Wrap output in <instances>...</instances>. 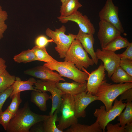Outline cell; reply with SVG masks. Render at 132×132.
I'll list each match as a JSON object with an SVG mask.
<instances>
[{
  "mask_svg": "<svg viewBox=\"0 0 132 132\" xmlns=\"http://www.w3.org/2000/svg\"><path fill=\"white\" fill-rule=\"evenodd\" d=\"M33 132H44V129L43 124L42 125H38L32 130Z\"/></svg>",
  "mask_w": 132,
  "mask_h": 132,
  "instance_id": "40",
  "label": "cell"
},
{
  "mask_svg": "<svg viewBox=\"0 0 132 132\" xmlns=\"http://www.w3.org/2000/svg\"><path fill=\"white\" fill-rule=\"evenodd\" d=\"M57 82L51 81H43L37 80L34 85L35 89L42 92L48 91L52 94V107L49 115H53L56 110L58 113L59 112V109L62 100V97L64 94L56 85Z\"/></svg>",
  "mask_w": 132,
  "mask_h": 132,
  "instance_id": "8",
  "label": "cell"
},
{
  "mask_svg": "<svg viewBox=\"0 0 132 132\" xmlns=\"http://www.w3.org/2000/svg\"><path fill=\"white\" fill-rule=\"evenodd\" d=\"M86 82L81 83L75 81L71 83L57 82L56 85L64 94L74 96L86 91Z\"/></svg>",
  "mask_w": 132,
  "mask_h": 132,
  "instance_id": "17",
  "label": "cell"
},
{
  "mask_svg": "<svg viewBox=\"0 0 132 132\" xmlns=\"http://www.w3.org/2000/svg\"><path fill=\"white\" fill-rule=\"evenodd\" d=\"M86 91L73 96L75 109V115L78 119L86 116L85 110L90 103L98 100L95 95L87 93Z\"/></svg>",
  "mask_w": 132,
  "mask_h": 132,
  "instance_id": "13",
  "label": "cell"
},
{
  "mask_svg": "<svg viewBox=\"0 0 132 132\" xmlns=\"http://www.w3.org/2000/svg\"><path fill=\"white\" fill-rule=\"evenodd\" d=\"M126 108L124 111L119 115V125L125 127L127 123L132 122V101H127Z\"/></svg>",
  "mask_w": 132,
  "mask_h": 132,
  "instance_id": "27",
  "label": "cell"
},
{
  "mask_svg": "<svg viewBox=\"0 0 132 132\" xmlns=\"http://www.w3.org/2000/svg\"><path fill=\"white\" fill-rule=\"evenodd\" d=\"M32 49L35 54L37 61H43L46 63L57 61L48 54L45 47H39L35 45Z\"/></svg>",
  "mask_w": 132,
  "mask_h": 132,
  "instance_id": "26",
  "label": "cell"
},
{
  "mask_svg": "<svg viewBox=\"0 0 132 132\" xmlns=\"http://www.w3.org/2000/svg\"><path fill=\"white\" fill-rule=\"evenodd\" d=\"M119 8L114 5L112 0H107L105 4L99 13L100 21L111 24L121 33L124 30L119 16Z\"/></svg>",
  "mask_w": 132,
  "mask_h": 132,
  "instance_id": "9",
  "label": "cell"
},
{
  "mask_svg": "<svg viewBox=\"0 0 132 132\" xmlns=\"http://www.w3.org/2000/svg\"><path fill=\"white\" fill-rule=\"evenodd\" d=\"M14 75L10 74L6 70L0 75V92L12 86L16 79Z\"/></svg>",
  "mask_w": 132,
  "mask_h": 132,
  "instance_id": "28",
  "label": "cell"
},
{
  "mask_svg": "<svg viewBox=\"0 0 132 132\" xmlns=\"http://www.w3.org/2000/svg\"><path fill=\"white\" fill-rule=\"evenodd\" d=\"M97 36L101 49L118 36L121 33L113 25L106 22L100 21Z\"/></svg>",
  "mask_w": 132,
  "mask_h": 132,
  "instance_id": "12",
  "label": "cell"
},
{
  "mask_svg": "<svg viewBox=\"0 0 132 132\" xmlns=\"http://www.w3.org/2000/svg\"><path fill=\"white\" fill-rule=\"evenodd\" d=\"M120 100H122L126 99V101H132V88H129L124 91L120 95Z\"/></svg>",
  "mask_w": 132,
  "mask_h": 132,
  "instance_id": "37",
  "label": "cell"
},
{
  "mask_svg": "<svg viewBox=\"0 0 132 132\" xmlns=\"http://www.w3.org/2000/svg\"><path fill=\"white\" fill-rule=\"evenodd\" d=\"M125 132H132V122L128 123L125 126Z\"/></svg>",
  "mask_w": 132,
  "mask_h": 132,
  "instance_id": "39",
  "label": "cell"
},
{
  "mask_svg": "<svg viewBox=\"0 0 132 132\" xmlns=\"http://www.w3.org/2000/svg\"><path fill=\"white\" fill-rule=\"evenodd\" d=\"M36 81L35 79L33 77L30 78L27 80L23 81L19 77H16L15 80L12 85L13 90L10 96V98L11 99L14 94L24 91H41L36 89L33 86Z\"/></svg>",
  "mask_w": 132,
  "mask_h": 132,
  "instance_id": "18",
  "label": "cell"
},
{
  "mask_svg": "<svg viewBox=\"0 0 132 132\" xmlns=\"http://www.w3.org/2000/svg\"><path fill=\"white\" fill-rule=\"evenodd\" d=\"M21 92L14 94L12 97L11 101L7 109L13 115H14L19 109L20 105L22 101L20 97Z\"/></svg>",
  "mask_w": 132,
  "mask_h": 132,
  "instance_id": "29",
  "label": "cell"
},
{
  "mask_svg": "<svg viewBox=\"0 0 132 132\" xmlns=\"http://www.w3.org/2000/svg\"><path fill=\"white\" fill-rule=\"evenodd\" d=\"M51 98V96H50L46 92L32 91L30 100L41 111H45L47 110L46 102Z\"/></svg>",
  "mask_w": 132,
  "mask_h": 132,
  "instance_id": "19",
  "label": "cell"
},
{
  "mask_svg": "<svg viewBox=\"0 0 132 132\" xmlns=\"http://www.w3.org/2000/svg\"><path fill=\"white\" fill-rule=\"evenodd\" d=\"M65 132H102V130L97 121L88 125L78 123L72 125Z\"/></svg>",
  "mask_w": 132,
  "mask_h": 132,
  "instance_id": "21",
  "label": "cell"
},
{
  "mask_svg": "<svg viewBox=\"0 0 132 132\" xmlns=\"http://www.w3.org/2000/svg\"><path fill=\"white\" fill-rule=\"evenodd\" d=\"M113 106L109 110L106 111L105 106L102 105L99 109H96L93 115L97 118L101 129L105 132L107 124L119 116L126 106V103L122 100H118L116 98L114 100Z\"/></svg>",
  "mask_w": 132,
  "mask_h": 132,
  "instance_id": "7",
  "label": "cell"
},
{
  "mask_svg": "<svg viewBox=\"0 0 132 132\" xmlns=\"http://www.w3.org/2000/svg\"><path fill=\"white\" fill-rule=\"evenodd\" d=\"M12 86L0 92V114L2 112V108L6 100L12 93Z\"/></svg>",
  "mask_w": 132,
  "mask_h": 132,
  "instance_id": "33",
  "label": "cell"
},
{
  "mask_svg": "<svg viewBox=\"0 0 132 132\" xmlns=\"http://www.w3.org/2000/svg\"><path fill=\"white\" fill-rule=\"evenodd\" d=\"M66 27L62 25L59 29H55V31L48 28L45 32L46 35L56 44L55 48L61 58H65L66 52L76 36V35L72 33L66 34Z\"/></svg>",
  "mask_w": 132,
  "mask_h": 132,
  "instance_id": "6",
  "label": "cell"
},
{
  "mask_svg": "<svg viewBox=\"0 0 132 132\" xmlns=\"http://www.w3.org/2000/svg\"><path fill=\"white\" fill-rule=\"evenodd\" d=\"M8 17L7 12L2 9L0 5V40L3 37V34L7 28L5 22L7 19Z\"/></svg>",
  "mask_w": 132,
  "mask_h": 132,
  "instance_id": "30",
  "label": "cell"
},
{
  "mask_svg": "<svg viewBox=\"0 0 132 132\" xmlns=\"http://www.w3.org/2000/svg\"><path fill=\"white\" fill-rule=\"evenodd\" d=\"M58 112L56 110L54 114L45 120L43 121V125L44 132H63L56 127L55 123L58 121L57 115Z\"/></svg>",
  "mask_w": 132,
  "mask_h": 132,
  "instance_id": "24",
  "label": "cell"
},
{
  "mask_svg": "<svg viewBox=\"0 0 132 132\" xmlns=\"http://www.w3.org/2000/svg\"><path fill=\"white\" fill-rule=\"evenodd\" d=\"M82 6L79 0H66L62 3L60 12V16L67 17L70 16L78 11Z\"/></svg>",
  "mask_w": 132,
  "mask_h": 132,
  "instance_id": "20",
  "label": "cell"
},
{
  "mask_svg": "<svg viewBox=\"0 0 132 132\" xmlns=\"http://www.w3.org/2000/svg\"><path fill=\"white\" fill-rule=\"evenodd\" d=\"M13 59L14 61L19 63H26L37 61L36 56L32 49L22 51L15 55Z\"/></svg>",
  "mask_w": 132,
  "mask_h": 132,
  "instance_id": "25",
  "label": "cell"
},
{
  "mask_svg": "<svg viewBox=\"0 0 132 132\" xmlns=\"http://www.w3.org/2000/svg\"><path fill=\"white\" fill-rule=\"evenodd\" d=\"M106 127L107 132H125V127L120 126L119 123L113 125L109 123Z\"/></svg>",
  "mask_w": 132,
  "mask_h": 132,
  "instance_id": "35",
  "label": "cell"
},
{
  "mask_svg": "<svg viewBox=\"0 0 132 132\" xmlns=\"http://www.w3.org/2000/svg\"><path fill=\"white\" fill-rule=\"evenodd\" d=\"M130 43L127 38L120 35L115 38L102 49L115 52L118 50L126 48Z\"/></svg>",
  "mask_w": 132,
  "mask_h": 132,
  "instance_id": "22",
  "label": "cell"
},
{
  "mask_svg": "<svg viewBox=\"0 0 132 132\" xmlns=\"http://www.w3.org/2000/svg\"><path fill=\"white\" fill-rule=\"evenodd\" d=\"M43 66L52 70H55L62 77H66L74 81L84 83L86 82L88 77V73L79 70L74 64L64 61L45 63Z\"/></svg>",
  "mask_w": 132,
  "mask_h": 132,
  "instance_id": "3",
  "label": "cell"
},
{
  "mask_svg": "<svg viewBox=\"0 0 132 132\" xmlns=\"http://www.w3.org/2000/svg\"><path fill=\"white\" fill-rule=\"evenodd\" d=\"M35 113L30 109L28 102L19 109L10 121L6 131L8 132H29L34 124L50 116Z\"/></svg>",
  "mask_w": 132,
  "mask_h": 132,
  "instance_id": "1",
  "label": "cell"
},
{
  "mask_svg": "<svg viewBox=\"0 0 132 132\" xmlns=\"http://www.w3.org/2000/svg\"><path fill=\"white\" fill-rule=\"evenodd\" d=\"M57 18L63 23H66L69 21L75 22L78 25L79 29L85 33L93 35L95 33V28L90 20L86 15H83L78 11L70 16L67 17L60 16Z\"/></svg>",
  "mask_w": 132,
  "mask_h": 132,
  "instance_id": "11",
  "label": "cell"
},
{
  "mask_svg": "<svg viewBox=\"0 0 132 132\" xmlns=\"http://www.w3.org/2000/svg\"><path fill=\"white\" fill-rule=\"evenodd\" d=\"M119 66L130 76L132 77V60L126 59H121Z\"/></svg>",
  "mask_w": 132,
  "mask_h": 132,
  "instance_id": "32",
  "label": "cell"
},
{
  "mask_svg": "<svg viewBox=\"0 0 132 132\" xmlns=\"http://www.w3.org/2000/svg\"><path fill=\"white\" fill-rule=\"evenodd\" d=\"M60 1L62 2V3H63L66 0H60Z\"/></svg>",
  "mask_w": 132,
  "mask_h": 132,
  "instance_id": "41",
  "label": "cell"
},
{
  "mask_svg": "<svg viewBox=\"0 0 132 132\" xmlns=\"http://www.w3.org/2000/svg\"><path fill=\"white\" fill-rule=\"evenodd\" d=\"M59 111L61 116L58 118V124L57 127L60 130L67 128L78 123V119L75 115V109L73 96L68 94L63 95Z\"/></svg>",
  "mask_w": 132,
  "mask_h": 132,
  "instance_id": "5",
  "label": "cell"
},
{
  "mask_svg": "<svg viewBox=\"0 0 132 132\" xmlns=\"http://www.w3.org/2000/svg\"><path fill=\"white\" fill-rule=\"evenodd\" d=\"M6 67L5 61L2 58L0 57V75L6 70Z\"/></svg>",
  "mask_w": 132,
  "mask_h": 132,
  "instance_id": "38",
  "label": "cell"
},
{
  "mask_svg": "<svg viewBox=\"0 0 132 132\" xmlns=\"http://www.w3.org/2000/svg\"><path fill=\"white\" fill-rule=\"evenodd\" d=\"M75 39L80 42L84 49L90 55L94 64L97 65L98 60L94 50L95 39L93 35L85 33L79 29Z\"/></svg>",
  "mask_w": 132,
  "mask_h": 132,
  "instance_id": "16",
  "label": "cell"
},
{
  "mask_svg": "<svg viewBox=\"0 0 132 132\" xmlns=\"http://www.w3.org/2000/svg\"><path fill=\"white\" fill-rule=\"evenodd\" d=\"M51 42H54L52 39H49L43 35H41L38 36L35 41V45L39 47H45L49 43Z\"/></svg>",
  "mask_w": 132,
  "mask_h": 132,
  "instance_id": "34",
  "label": "cell"
},
{
  "mask_svg": "<svg viewBox=\"0 0 132 132\" xmlns=\"http://www.w3.org/2000/svg\"><path fill=\"white\" fill-rule=\"evenodd\" d=\"M64 61L72 63L80 70L84 71L95 64L92 58H90L87 53L83 48L81 44L75 39L67 50Z\"/></svg>",
  "mask_w": 132,
  "mask_h": 132,
  "instance_id": "4",
  "label": "cell"
},
{
  "mask_svg": "<svg viewBox=\"0 0 132 132\" xmlns=\"http://www.w3.org/2000/svg\"><path fill=\"white\" fill-rule=\"evenodd\" d=\"M24 73L34 77L45 81L59 82L65 81V79L57 72H55L44 66H38L28 69Z\"/></svg>",
  "mask_w": 132,
  "mask_h": 132,
  "instance_id": "14",
  "label": "cell"
},
{
  "mask_svg": "<svg viewBox=\"0 0 132 132\" xmlns=\"http://www.w3.org/2000/svg\"><path fill=\"white\" fill-rule=\"evenodd\" d=\"M132 88V82L113 84L107 83L105 79L102 82L95 95L104 104L106 111L112 107L116 99L126 90Z\"/></svg>",
  "mask_w": 132,
  "mask_h": 132,
  "instance_id": "2",
  "label": "cell"
},
{
  "mask_svg": "<svg viewBox=\"0 0 132 132\" xmlns=\"http://www.w3.org/2000/svg\"><path fill=\"white\" fill-rule=\"evenodd\" d=\"M115 83L132 82L131 77L123 69L119 66L117 68L110 77Z\"/></svg>",
  "mask_w": 132,
  "mask_h": 132,
  "instance_id": "23",
  "label": "cell"
},
{
  "mask_svg": "<svg viewBox=\"0 0 132 132\" xmlns=\"http://www.w3.org/2000/svg\"><path fill=\"white\" fill-rule=\"evenodd\" d=\"M125 50L121 54H118L121 59H128L132 60V43H130Z\"/></svg>",
  "mask_w": 132,
  "mask_h": 132,
  "instance_id": "36",
  "label": "cell"
},
{
  "mask_svg": "<svg viewBox=\"0 0 132 132\" xmlns=\"http://www.w3.org/2000/svg\"><path fill=\"white\" fill-rule=\"evenodd\" d=\"M14 115L7 109L0 114V124L5 130L10 121Z\"/></svg>",
  "mask_w": 132,
  "mask_h": 132,
  "instance_id": "31",
  "label": "cell"
},
{
  "mask_svg": "<svg viewBox=\"0 0 132 132\" xmlns=\"http://www.w3.org/2000/svg\"><path fill=\"white\" fill-rule=\"evenodd\" d=\"M96 56L103 63V66L110 78L117 68L119 66L121 59L114 52L97 49L95 52Z\"/></svg>",
  "mask_w": 132,
  "mask_h": 132,
  "instance_id": "10",
  "label": "cell"
},
{
  "mask_svg": "<svg viewBox=\"0 0 132 132\" xmlns=\"http://www.w3.org/2000/svg\"><path fill=\"white\" fill-rule=\"evenodd\" d=\"M105 70L102 64L97 69L88 73V77L86 83L87 93L95 95L102 81L105 79Z\"/></svg>",
  "mask_w": 132,
  "mask_h": 132,
  "instance_id": "15",
  "label": "cell"
}]
</instances>
